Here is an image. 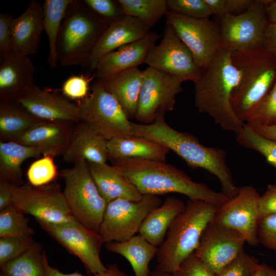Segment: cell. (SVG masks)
Here are the masks:
<instances>
[{
	"label": "cell",
	"mask_w": 276,
	"mask_h": 276,
	"mask_svg": "<svg viewBox=\"0 0 276 276\" xmlns=\"http://www.w3.org/2000/svg\"><path fill=\"white\" fill-rule=\"evenodd\" d=\"M113 162L142 195L177 193L186 195L189 200L203 201L218 208L231 199L205 183L194 181L183 171L165 161L125 158Z\"/></svg>",
	"instance_id": "6da1fadb"
},
{
	"label": "cell",
	"mask_w": 276,
	"mask_h": 276,
	"mask_svg": "<svg viewBox=\"0 0 276 276\" xmlns=\"http://www.w3.org/2000/svg\"><path fill=\"white\" fill-rule=\"evenodd\" d=\"M164 116L159 114L150 124L132 122V135L161 144L178 155L189 167L206 170L218 178L223 194L231 199L236 196L239 188L234 182L225 151L218 147L203 146L192 134L174 129L166 123Z\"/></svg>",
	"instance_id": "7a4b0ae2"
},
{
	"label": "cell",
	"mask_w": 276,
	"mask_h": 276,
	"mask_svg": "<svg viewBox=\"0 0 276 276\" xmlns=\"http://www.w3.org/2000/svg\"><path fill=\"white\" fill-rule=\"evenodd\" d=\"M232 55L231 51L222 47L201 67L194 83V102L200 112L209 115L223 130L236 133L245 123L236 117L231 103L240 79Z\"/></svg>",
	"instance_id": "3957f363"
},
{
	"label": "cell",
	"mask_w": 276,
	"mask_h": 276,
	"mask_svg": "<svg viewBox=\"0 0 276 276\" xmlns=\"http://www.w3.org/2000/svg\"><path fill=\"white\" fill-rule=\"evenodd\" d=\"M218 208L201 200H189L171 224L158 247L155 269L172 273L196 249L206 226L213 221Z\"/></svg>",
	"instance_id": "277c9868"
},
{
	"label": "cell",
	"mask_w": 276,
	"mask_h": 276,
	"mask_svg": "<svg viewBox=\"0 0 276 276\" xmlns=\"http://www.w3.org/2000/svg\"><path fill=\"white\" fill-rule=\"evenodd\" d=\"M232 60L240 72L231 103L236 117L245 123L276 81V57L264 47L232 52Z\"/></svg>",
	"instance_id": "5b68a950"
},
{
	"label": "cell",
	"mask_w": 276,
	"mask_h": 276,
	"mask_svg": "<svg viewBox=\"0 0 276 276\" xmlns=\"http://www.w3.org/2000/svg\"><path fill=\"white\" fill-rule=\"evenodd\" d=\"M108 26L82 0H72L58 37V62L63 66L88 68L94 48Z\"/></svg>",
	"instance_id": "8992f818"
},
{
	"label": "cell",
	"mask_w": 276,
	"mask_h": 276,
	"mask_svg": "<svg viewBox=\"0 0 276 276\" xmlns=\"http://www.w3.org/2000/svg\"><path fill=\"white\" fill-rule=\"evenodd\" d=\"M63 194L73 217L80 223L99 233L107 202L100 194L91 176L88 163L81 159L63 170Z\"/></svg>",
	"instance_id": "52a82bcc"
},
{
	"label": "cell",
	"mask_w": 276,
	"mask_h": 276,
	"mask_svg": "<svg viewBox=\"0 0 276 276\" xmlns=\"http://www.w3.org/2000/svg\"><path fill=\"white\" fill-rule=\"evenodd\" d=\"M78 106L80 122L87 124L107 140L133 135L132 122L101 81L95 82L91 93L82 100Z\"/></svg>",
	"instance_id": "ba28073f"
},
{
	"label": "cell",
	"mask_w": 276,
	"mask_h": 276,
	"mask_svg": "<svg viewBox=\"0 0 276 276\" xmlns=\"http://www.w3.org/2000/svg\"><path fill=\"white\" fill-rule=\"evenodd\" d=\"M162 202L158 196L149 194L137 201L120 198L108 202L99 231L104 243L123 242L135 236L148 214Z\"/></svg>",
	"instance_id": "9c48e42d"
},
{
	"label": "cell",
	"mask_w": 276,
	"mask_h": 276,
	"mask_svg": "<svg viewBox=\"0 0 276 276\" xmlns=\"http://www.w3.org/2000/svg\"><path fill=\"white\" fill-rule=\"evenodd\" d=\"M218 17L222 47L232 52L264 47L269 24L264 0L252 1L249 8L241 14Z\"/></svg>",
	"instance_id": "30bf717a"
},
{
	"label": "cell",
	"mask_w": 276,
	"mask_h": 276,
	"mask_svg": "<svg viewBox=\"0 0 276 276\" xmlns=\"http://www.w3.org/2000/svg\"><path fill=\"white\" fill-rule=\"evenodd\" d=\"M41 228L71 254L78 257L87 273L96 274L106 270L100 259L103 240L76 219L62 223L37 220Z\"/></svg>",
	"instance_id": "8fae6325"
},
{
	"label": "cell",
	"mask_w": 276,
	"mask_h": 276,
	"mask_svg": "<svg viewBox=\"0 0 276 276\" xmlns=\"http://www.w3.org/2000/svg\"><path fill=\"white\" fill-rule=\"evenodd\" d=\"M182 82L173 75L146 68L143 73L135 119L142 124H150L159 114L172 111L176 96L183 90Z\"/></svg>",
	"instance_id": "7c38bea8"
},
{
	"label": "cell",
	"mask_w": 276,
	"mask_h": 276,
	"mask_svg": "<svg viewBox=\"0 0 276 276\" xmlns=\"http://www.w3.org/2000/svg\"><path fill=\"white\" fill-rule=\"evenodd\" d=\"M13 204L36 220L52 223L72 221V215L59 186L55 182L42 187L30 184L13 187Z\"/></svg>",
	"instance_id": "4fadbf2b"
},
{
	"label": "cell",
	"mask_w": 276,
	"mask_h": 276,
	"mask_svg": "<svg viewBox=\"0 0 276 276\" xmlns=\"http://www.w3.org/2000/svg\"><path fill=\"white\" fill-rule=\"evenodd\" d=\"M145 64L148 67L173 75L183 82L190 81L194 83L201 70L191 51L179 38L167 20L160 42L149 52Z\"/></svg>",
	"instance_id": "5bb4252c"
},
{
	"label": "cell",
	"mask_w": 276,
	"mask_h": 276,
	"mask_svg": "<svg viewBox=\"0 0 276 276\" xmlns=\"http://www.w3.org/2000/svg\"><path fill=\"white\" fill-rule=\"evenodd\" d=\"M166 20L201 68L222 48L218 24L209 18H193L168 11Z\"/></svg>",
	"instance_id": "9a60e30c"
},
{
	"label": "cell",
	"mask_w": 276,
	"mask_h": 276,
	"mask_svg": "<svg viewBox=\"0 0 276 276\" xmlns=\"http://www.w3.org/2000/svg\"><path fill=\"white\" fill-rule=\"evenodd\" d=\"M260 196L252 186L239 188L236 196L217 209L213 222L238 232L250 245H258Z\"/></svg>",
	"instance_id": "2e32d148"
},
{
	"label": "cell",
	"mask_w": 276,
	"mask_h": 276,
	"mask_svg": "<svg viewBox=\"0 0 276 276\" xmlns=\"http://www.w3.org/2000/svg\"><path fill=\"white\" fill-rule=\"evenodd\" d=\"M245 242L238 232L212 221L204 230L194 254L216 274L244 251Z\"/></svg>",
	"instance_id": "e0dca14e"
},
{
	"label": "cell",
	"mask_w": 276,
	"mask_h": 276,
	"mask_svg": "<svg viewBox=\"0 0 276 276\" xmlns=\"http://www.w3.org/2000/svg\"><path fill=\"white\" fill-rule=\"evenodd\" d=\"M13 102L41 120L80 122L78 105L65 97L36 85Z\"/></svg>",
	"instance_id": "ac0fdd59"
},
{
	"label": "cell",
	"mask_w": 276,
	"mask_h": 276,
	"mask_svg": "<svg viewBox=\"0 0 276 276\" xmlns=\"http://www.w3.org/2000/svg\"><path fill=\"white\" fill-rule=\"evenodd\" d=\"M160 37V34L150 31L141 39L106 54L97 63L95 76L99 80H106L145 63L149 52Z\"/></svg>",
	"instance_id": "d6986e66"
},
{
	"label": "cell",
	"mask_w": 276,
	"mask_h": 276,
	"mask_svg": "<svg viewBox=\"0 0 276 276\" xmlns=\"http://www.w3.org/2000/svg\"><path fill=\"white\" fill-rule=\"evenodd\" d=\"M0 66V101L14 102L31 89L35 68L30 57L11 50Z\"/></svg>",
	"instance_id": "ffe728a7"
},
{
	"label": "cell",
	"mask_w": 276,
	"mask_h": 276,
	"mask_svg": "<svg viewBox=\"0 0 276 276\" xmlns=\"http://www.w3.org/2000/svg\"><path fill=\"white\" fill-rule=\"evenodd\" d=\"M74 122L42 120L13 141L40 149L43 155L63 154L70 142Z\"/></svg>",
	"instance_id": "44dd1931"
},
{
	"label": "cell",
	"mask_w": 276,
	"mask_h": 276,
	"mask_svg": "<svg viewBox=\"0 0 276 276\" xmlns=\"http://www.w3.org/2000/svg\"><path fill=\"white\" fill-rule=\"evenodd\" d=\"M149 32L150 28L140 20L126 15L109 25L94 48L88 68L94 72L98 61L103 56L141 39Z\"/></svg>",
	"instance_id": "7402d4cb"
},
{
	"label": "cell",
	"mask_w": 276,
	"mask_h": 276,
	"mask_svg": "<svg viewBox=\"0 0 276 276\" xmlns=\"http://www.w3.org/2000/svg\"><path fill=\"white\" fill-rule=\"evenodd\" d=\"M42 5L32 0L12 22V50L31 57L36 54L43 29Z\"/></svg>",
	"instance_id": "603a6c76"
},
{
	"label": "cell",
	"mask_w": 276,
	"mask_h": 276,
	"mask_svg": "<svg viewBox=\"0 0 276 276\" xmlns=\"http://www.w3.org/2000/svg\"><path fill=\"white\" fill-rule=\"evenodd\" d=\"M107 140L86 123L79 122L74 131L65 151L62 154L66 163L74 164L84 159L87 162L106 163L108 159Z\"/></svg>",
	"instance_id": "cb8c5ba5"
},
{
	"label": "cell",
	"mask_w": 276,
	"mask_h": 276,
	"mask_svg": "<svg viewBox=\"0 0 276 276\" xmlns=\"http://www.w3.org/2000/svg\"><path fill=\"white\" fill-rule=\"evenodd\" d=\"M87 163L97 187L107 203L120 198L132 201L142 198L143 195L114 165Z\"/></svg>",
	"instance_id": "d4e9b609"
},
{
	"label": "cell",
	"mask_w": 276,
	"mask_h": 276,
	"mask_svg": "<svg viewBox=\"0 0 276 276\" xmlns=\"http://www.w3.org/2000/svg\"><path fill=\"white\" fill-rule=\"evenodd\" d=\"M108 159L112 162L125 158L165 161L169 149L147 138L131 135L116 137L107 142Z\"/></svg>",
	"instance_id": "484cf974"
},
{
	"label": "cell",
	"mask_w": 276,
	"mask_h": 276,
	"mask_svg": "<svg viewBox=\"0 0 276 276\" xmlns=\"http://www.w3.org/2000/svg\"><path fill=\"white\" fill-rule=\"evenodd\" d=\"M185 206L184 202L178 198H166L147 216L140 228L139 234L158 247L164 242L171 224Z\"/></svg>",
	"instance_id": "4316f807"
},
{
	"label": "cell",
	"mask_w": 276,
	"mask_h": 276,
	"mask_svg": "<svg viewBox=\"0 0 276 276\" xmlns=\"http://www.w3.org/2000/svg\"><path fill=\"white\" fill-rule=\"evenodd\" d=\"M143 71L135 67L106 80L105 88L117 100L129 119L135 118L142 83Z\"/></svg>",
	"instance_id": "83f0119b"
},
{
	"label": "cell",
	"mask_w": 276,
	"mask_h": 276,
	"mask_svg": "<svg viewBox=\"0 0 276 276\" xmlns=\"http://www.w3.org/2000/svg\"><path fill=\"white\" fill-rule=\"evenodd\" d=\"M108 251L120 255L130 264L135 276H151L149 265L156 256L158 247L139 234L123 242L105 243Z\"/></svg>",
	"instance_id": "f1b7e54d"
},
{
	"label": "cell",
	"mask_w": 276,
	"mask_h": 276,
	"mask_svg": "<svg viewBox=\"0 0 276 276\" xmlns=\"http://www.w3.org/2000/svg\"><path fill=\"white\" fill-rule=\"evenodd\" d=\"M41 154V151L35 147L13 141H0V180L22 185L21 165L25 160Z\"/></svg>",
	"instance_id": "f546056e"
},
{
	"label": "cell",
	"mask_w": 276,
	"mask_h": 276,
	"mask_svg": "<svg viewBox=\"0 0 276 276\" xmlns=\"http://www.w3.org/2000/svg\"><path fill=\"white\" fill-rule=\"evenodd\" d=\"M41 121L14 102L0 101V141H13Z\"/></svg>",
	"instance_id": "4dcf8cb0"
},
{
	"label": "cell",
	"mask_w": 276,
	"mask_h": 276,
	"mask_svg": "<svg viewBox=\"0 0 276 276\" xmlns=\"http://www.w3.org/2000/svg\"><path fill=\"white\" fill-rule=\"evenodd\" d=\"M47 256L41 244L33 246L18 257L1 266L3 276H47Z\"/></svg>",
	"instance_id": "1f68e13d"
},
{
	"label": "cell",
	"mask_w": 276,
	"mask_h": 276,
	"mask_svg": "<svg viewBox=\"0 0 276 276\" xmlns=\"http://www.w3.org/2000/svg\"><path fill=\"white\" fill-rule=\"evenodd\" d=\"M72 0H45L42 4L43 29L49 42L48 63L57 66V42L59 31L67 8Z\"/></svg>",
	"instance_id": "d6a6232c"
},
{
	"label": "cell",
	"mask_w": 276,
	"mask_h": 276,
	"mask_svg": "<svg viewBox=\"0 0 276 276\" xmlns=\"http://www.w3.org/2000/svg\"><path fill=\"white\" fill-rule=\"evenodd\" d=\"M125 15L136 18L150 29L166 15L167 0H119Z\"/></svg>",
	"instance_id": "836d02e7"
},
{
	"label": "cell",
	"mask_w": 276,
	"mask_h": 276,
	"mask_svg": "<svg viewBox=\"0 0 276 276\" xmlns=\"http://www.w3.org/2000/svg\"><path fill=\"white\" fill-rule=\"evenodd\" d=\"M236 134L240 145L259 152L276 169V142L264 137L245 123Z\"/></svg>",
	"instance_id": "e575fe53"
},
{
	"label": "cell",
	"mask_w": 276,
	"mask_h": 276,
	"mask_svg": "<svg viewBox=\"0 0 276 276\" xmlns=\"http://www.w3.org/2000/svg\"><path fill=\"white\" fill-rule=\"evenodd\" d=\"M24 213L14 204L0 210V238L15 236H33L35 232Z\"/></svg>",
	"instance_id": "d590c367"
},
{
	"label": "cell",
	"mask_w": 276,
	"mask_h": 276,
	"mask_svg": "<svg viewBox=\"0 0 276 276\" xmlns=\"http://www.w3.org/2000/svg\"><path fill=\"white\" fill-rule=\"evenodd\" d=\"M54 157L51 155H43L30 166L27 172L29 184L34 187H42L54 180L58 172Z\"/></svg>",
	"instance_id": "8d00e7d4"
},
{
	"label": "cell",
	"mask_w": 276,
	"mask_h": 276,
	"mask_svg": "<svg viewBox=\"0 0 276 276\" xmlns=\"http://www.w3.org/2000/svg\"><path fill=\"white\" fill-rule=\"evenodd\" d=\"M245 122L250 126H268L276 124V81L271 89Z\"/></svg>",
	"instance_id": "74e56055"
},
{
	"label": "cell",
	"mask_w": 276,
	"mask_h": 276,
	"mask_svg": "<svg viewBox=\"0 0 276 276\" xmlns=\"http://www.w3.org/2000/svg\"><path fill=\"white\" fill-rule=\"evenodd\" d=\"M35 243L33 236L0 238V266L25 252Z\"/></svg>",
	"instance_id": "f35d334b"
},
{
	"label": "cell",
	"mask_w": 276,
	"mask_h": 276,
	"mask_svg": "<svg viewBox=\"0 0 276 276\" xmlns=\"http://www.w3.org/2000/svg\"><path fill=\"white\" fill-rule=\"evenodd\" d=\"M168 11L193 18H209L213 15L205 0H167Z\"/></svg>",
	"instance_id": "ab89813d"
},
{
	"label": "cell",
	"mask_w": 276,
	"mask_h": 276,
	"mask_svg": "<svg viewBox=\"0 0 276 276\" xmlns=\"http://www.w3.org/2000/svg\"><path fill=\"white\" fill-rule=\"evenodd\" d=\"M98 17L109 25L125 14L119 0H82Z\"/></svg>",
	"instance_id": "60d3db41"
},
{
	"label": "cell",
	"mask_w": 276,
	"mask_h": 276,
	"mask_svg": "<svg viewBox=\"0 0 276 276\" xmlns=\"http://www.w3.org/2000/svg\"><path fill=\"white\" fill-rule=\"evenodd\" d=\"M258 264L255 258L244 250L215 276H252Z\"/></svg>",
	"instance_id": "b9f144b4"
},
{
	"label": "cell",
	"mask_w": 276,
	"mask_h": 276,
	"mask_svg": "<svg viewBox=\"0 0 276 276\" xmlns=\"http://www.w3.org/2000/svg\"><path fill=\"white\" fill-rule=\"evenodd\" d=\"M258 233L260 243L276 254V214L260 218Z\"/></svg>",
	"instance_id": "7bdbcfd3"
},
{
	"label": "cell",
	"mask_w": 276,
	"mask_h": 276,
	"mask_svg": "<svg viewBox=\"0 0 276 276\" xmlns=\"http://www.w3.org/2000/svg\"><path fill=\"white\" fill-rule=\"evenodd\" d=\"M89 80L82 75H73L63 83L61 90L66 98L84 99L88 95Z\"/></svg>",
	"instance_id": "ee69618b"
},
{
	"label": "cell",
	"mask_w": 276,
	"mask_h": 276,
	"mask_svg": "<svg viewBox=\"0 0 276 276\" xmlns=\"http://www.w3.org/2000/svg\"><path fill=\"white\" fill-rule=\"evenodd\" d=\"M172 274L173 276H215L194 252L186 259Z\"/></svg>",
	"instance_id": "f6af8a7d"
},
{
	"label": "cell",
	"mask_w": 276,
	"mask_h": 276,
	"mask_svg": "<svg viewBox=\"0 0 276 276\" xmlns=\"http://www.w3.org/2000/svg\"><path fill=\"white\" fill-rule=\"evenodd\" d=\"M14 17L11 14H0V55L1 59L12 50V22Z\"/></svg>",
	"instance_id": "bcb514c9"
},
{
	"label": "cell",
	"mask_w": 276,
	"mask_h": 276,
	"mask_svg": "<svg viewBox=\"0 0 276 276\" xmlns=\"http://www.w3.org/2000/svg\"><path fill=\"white\" fill-rule=\"evenodd\" d=\"M273 214H276V183L268 186L259 202V219Z\"/></svg>",
	"instance_id": "7dc6e473"
},
{
	"label": "cell",
	"mask_w": 276,
	"mask_h": 276,
	"mask_svg": "<svg viewBox=\"0 0 276 276\" xmlns=\"http://www.w3.org/2000/svg\"><path fill=\"white\" fill-rule=\"evenodd\" d=\"M107 269L104 271L94 274L93 276H127L125 273L120 269L115 264L107 265ZM45 269L47 276H86L77 272L64 273L60 271L58 269L53 268L50 265L48 259L45 262Z\"/></svg>",
	"instance_id": "c3c4849f"
},
{
	"label": "cell",
	"mask_w": 276,
	"mask_h": 276,
	"mask_svg": "<svg viewBox=\"0 0 276 276\" xmlns=\"http://www.w3.org/2000/svg\"><path fill=\"white\" fill-rule=\"evenodd\" d=\"M252 0H224L223 16L237 15L246 11Z\"/></svg>",
	"instance_id": "681fc988"
},
{
	"label": "cell",
	"mask_w": 276,
	"mask_h": 276,
	"mask_svg": "<svg viewBox=\"0 0 276 276\" xmlns=\"http://www.w3.org/2000/svg\"><path fill=\"white\" fill-rule=\"evenodd\" d=\"M10 182L0 180V210L13 204V187Z\"/></svg>",
	"instance_id": "f907efd6"
},
{
	"label": "cell",
	"mask_w": 276,
	"mask_h": 276,
	"mask_svg": "<svg viewBox=\"0 0 276 276\" xmlns=\"http://www.w3.org/2000/svg\"><path fill=\"white\" fill-rule=\"evenodd\" d=\"M264 48L276 57V23L269 24L265 34Z\"/></svg>",
	"instance_id": "816d5d0a"
},
{
	"label": "cell",
	"mask_w": 276,
	"mask_h": 276,
	"mask_svg": "<svg viewBox=\"0 0 276 276\" xmlns=\"http://www.w3.org/2000/svg\"><path fill=\"white\" fill-rule=\"evenodd\" d=\"M265 138L276 142V124L268 126H249Z\"/></svg>",
	"instance_id": "f5cc1de1"
},
{
	"label": "cell",
	"mask_w": 276,
	"mask_h": 276,
	"mask_svg": "<svg viewBox=\"0 0 276 276\" xmlns=\"http://www.w3.org/2000/svg\"><path fill=\"white\" fill-rule=\"evenodd\" d=\"M267 19L270 23H276V0H264Z\"/></svg>",
	"instance_id": "db71d44e"
},
{
	"label": "cell",
	"mask_w": 276,
	"mask_h": 276,
	"mask_svg": "<svg viewBox=\"0 0 276 276\" xmlns=\"http://www.w3.org/2000/svg\"><path fill=\"white\" fill-rule=\"evenodd\" d=\"M252 276H276V269L266 264H259Z\"/></svg>",
	"instance_id": "11a10c76"
},
{
	"label": "cell",
	"mask_w": 276,
	"mask_h": 276,
	"mask_svg": "<svg viewBox=\"0 0 276 276\" xmlns=\"http://www.w3.org/2000/svg\"><path fill=\"white\" fill-rule=\"evenodd\" d=\"M151 276H173L172 273L160 271L155 269L152 271Z\"/></svg>",
	"instance_id": "9f6ffc18"
},
{
	"label": "cell",
	"mask_w": 276,
	"mask_h": 276,
	"mask_svg": "<svg viewBox=\"0 0 276 276\" xmlns=\"http://www.w3.org/2000/svg\"><path fill=\"white\" fill-rule=\"evenodd\" d=\"M0 276H3V275H2V274H0Z\"/></svg>",
	"instance_id": "6f0895ef"
}]
</instances>
